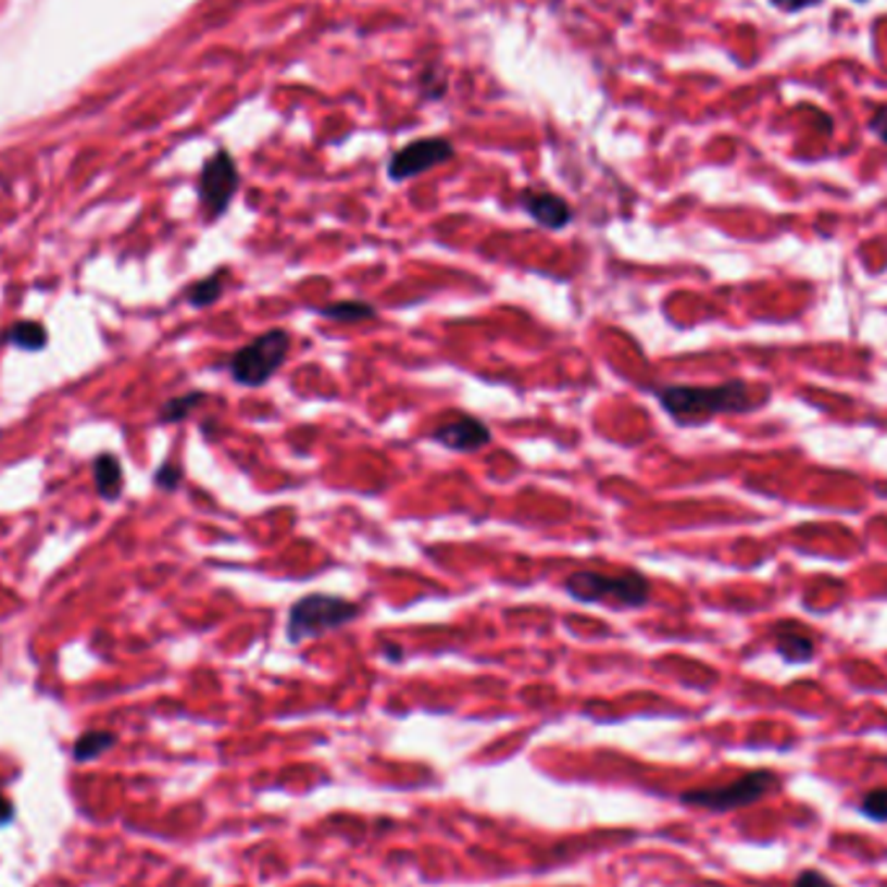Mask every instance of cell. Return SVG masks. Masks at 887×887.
<instances>
[{"label": "cell", "mask_w": 887, "mask_h": 887, "mask_svg": "<svg viewBox=\"0 0 887 887\" xmlns=\"http://www.w3.org/2000/svg\"><path fill=\"white\" fill-rule=\"evenodd\" d=\"M208 398L205 392H200V389H192V392H185V395H177V398L166 400L164 408H161L159 413V423H179L185 421L187 415L192 413L195 408L200 405Z\"/></svg>", "instance_id": "2e32d148"}, {"label": "cell", "mask_w": 887, "mask_h": 887, "mask_svg": "<svg viewBox=\"0 0 887 887\" xmlns=\"http://www.w3.org/2000/svg\"><path fill=\"white\" fill-rule=\"evenodd\" d=\"M114 742H117V737H114L112 732H102V729L86 732V735H80L76 739V745H73V758H76L78 763L97 761V758L102 755V752L110 750Z\"/></svg>", "instance_id": "9a60e30c"}, {"label": "cell", "mask_w": 887, "mask_h": 887, "mask_svg": "<svg viewBox=\"0 0 887 887\" xmlns=\"http://www.w3.org/2000/svg\"><path fill=\"white\" fill-rule=\"evenodd\" d=\"M522 205L535 224L546 226L550 232H561V228H566L571 224V218H574L571 205L563 198H558L555 192L529 190L522 195Z\"/></svg>", "instance_id": "9c48e42d"}, {"label": "cell", "mask_w": 887, "mask_h": 887, "mask_svg": "<svg viewBox=\"0 0 887 887\" xmlns=\"http://www.w3.org/2000/svg\"><path fill=\"white\" fill-rule=\"evenodd\" d=\"M776 651L789 664H802L815 654V641H812L810 634H804V628L789 626L776 630Z\"/></svg>", "instance_id": "8fae6325"}, {"label": "cell", "mask_w": 887, "mask_h": 887, "mask_svg": "<svg viewBox=\"0 0 887 887\" xmlns=\"http://www.w3.org/2000/svg\"><path fill=\"white\" fill-rule=\"evenodd\" d=\"M359 615L361 604L340 595H322V591L307 595L288 608L286 636L291 644H301L307 638H317L342 626H351L353 621H359Z\"/></svg>", "instance_id": "3957f363"}, {"label": "cell", "mask_w": 887, "mask_h": 887, "mask_svg": "<svg viewBox=\"0 0 887 887\" xmlns=\"http://www.w3.org/2000/svg\"><path fill=\"white\" fill-rule=\"evenodd\" d=\"M454 157L452 140L447 138H421L400 148L387 164V174L392 183H405V179L418 177L423 172H432L436 166L447 164Z\"/></svg>", "instance_id": "52a82bcc"}, {"label": "cell", "mask_w": 887, "mask_h": 887, "mask_svg": "<svg viewBox=\"0 0 887 887\" xmlns=\"http://www.w3.org/2000/svg\"><path fill=\"white\" fill-rule=\"evenodd\" d=\"M237 190H239L237 164L228 157V151H216L205 161L198 183L200 205H203L205 216L211 221L224 216Z\"/></svg>", "instance_id": "8992f818"}, {"label": "cell", "mask_w": 887, "mask_h": 887, "mask_svg": "<svg viewBox=\"0 0 887 887\" xmlns=\"http://www.w3.org/2000/svg\"><path fill=\"white\" fill-rule=\"evenodd\" d=\"M432 439L452 452H478L494 439L490 428L475 415H454V418L441 421L432 432Z\"/></svg>", "instance_id": "ba28073f"}, {"label": "cell", "mask_w": 887, "mask_h": 887, "mask_svg": "<svg viewBox=\"0 0 887 887\" xmlns=\"http://www.w3.org/2000/svg\"><path fill=\"white\" fill-rule=\"evenodd\" d=\"M791 887H838V885L833 883V879L825 877L823 872L804 870V872H799V877L795 879V885Z\"/></svg>", "instance_id": "d6986e66"}, {"label": "cell", "mask_w": 887, "mask_h": 887, "mask_svg": "<svg viewBox=\"0 0 887 887\" xmlns=\"http://www.w3.org/2000/svg\"><path fill=\"white\" fill-rule=\"evenodd\" d=\"M778 786H782V778L774 771H750V774L739 776L724 786H705V789L685 791L680 799L685 804H690V808H701L709 812H732L761 802L763 797H769Z\"/></svg>", "instance_id": "5b68a950"}, {"label": "cell", "mask_w": 887, "mask_h": 887, "mask_svg": "<svg viewBox=\"0 0 887 887\" xmlns=\"http://www.w3.org/2000/svg\"><path fill=\"white\" fill-rule=\"evenodd\" d=\"M857 810L862 812L866 820H872V823L887 825V786L866 791V795L859 799Z\"/></svg>", "instance_id": "e0dca14e"}, {"label": "cell", "mask_w": 887, "mask_h": 887, "mask_svg": "<svg viewBox=\"0 0 887 887\" xmlns=\"http://www.w3.org/2000/svg\"><path fill=\"white\" fill-rule=\"evenodd\" d=\"M820 3H823V0H771V5H776L778 11H786V13L812 9V5H820Z\"/></svg>", "instance_id": "ffe728a7"}, {"label": "cell", "mask_w": 887, "mask_h": 887, "mask_svg": "<svg viewBox=\"0 0 887 887\" xmlns=\"http://www.w3.org/2000/svg\"><path fill=\"white\" fill-rule=\"evenodd\" d=\"M566 595L582 604L610 602L613 608H644L651 600V584L641 571L626 569L621 574H600L582 569L569 574Z\"/></svg>", "instance_id": "7a4b0ae2"}, {"label": "cell", "mask_w": 887, "mask_h": 887, "mask_svg": "<svg viewBox=\"0 0 887 887\" xmlns=\"http://www.w3.org/2000/svg\"><path fill=\"white\" fill-rule=\"evenodd\" d=\"M183 475H185L183 467L164 462V465L157 470V475H153V483H157L161 490H177L179 483H183Z\"/></svg>", "instance_id": "ac0fdd59"}, {"label": "cell", "mask_w": 887, "mask_h": 887, "mask_svg": "<svg viewBox=\"0 0 887 887\" xmlns=\"http://www.w3.org/2000/svg\"><path fill=\"white\" fill-rule=\"evenodd\" d=\"M857 3H864V0H857Z\"/></svg>", "instance_id": "603a6c76"}, {"label": "cell", "mask_w": 887, "mask_h": 887, "mask_svg": "<svg viewBox=\"0 0 887 887\" xmlns=\"http://www.w3.org/2000/svg\"><path fill=\"white\" fill-rule=\"evenodd\" d=\"M314 312L320 314V317L325 320H333V322H366V320H374L376 317V307L366 304V301H338V304H330V307H320L314 309Z\"/></svg>", "instance_id": "5bb4252c"}, {"label": "cell", "mask_w": 887, "mask_h": 887, "mask_svg": "<svg viewBox=\"0 0 887 887\" xmlns=\"http://www.w3.org/2000/svg\"><path fill=\"white\" fill-rule=\"evenodd\" d=\"M0 340L9 342V346L22 348V351H42V348L47 346V340H50V335H47V327L42 325V322L24 320V322H16V325H11Z\"/></svg>", "instance_id": "7c38bea8"}, {"label": "cell", "mask_w": 887, "mask_h": 887, "mask_svg": "<svg viewBox=\"0 0 887 887\" xmlns=\"http://www.w3.org/2000/svg\"><path fill=\"white\" fill-rule=\"evenodd\" d=\"M870 127H872V133H875L879 140H885V143H887V104L879 107V110L875 112V117L870 120Z\"/></svg>", "instance_id": "44dd1931"}, {"label": "cell", "mask_w": 887, "mask_h": 887, "mask_svg": "<svg viewBox=\"0 0 887 887\" xmlns=\"http://www.w3.org/2000/svg\"><path fill=\"white\" fill-rule=\"evenodd\" d=\"M11 820H13V804H11V799L0 795V828H3V825H9Z\"/></svg>", "instance_id": "7402d4cb"}, {"label": "cell", "mask_w": 887, "mask_h": 887, "mask_svg": "<svg viewBox=\"0 0 887 887\" xmlns=\"http://www.w3.org/2000/svg\"><path fill=\"white\" fill-rule=\"evenodd\" d=\"M288 351H291V335L284 327H273L228 359V374L241 387H262L284 366Z\"/></svg>", "instance_id": "277c9868"}, {"label": "cell", "mask_w": 887, "mask_h": 887, "mask_svg": "<svg viewBox=\"0 0 887 887\" xmlns=\"http://www.w3.org/2000/svg\"><path fill=\"white\" fill-rule=\"evenodd\" d=\"M93 483H97L99 496L104 501H117L123 496V465L112 452H102L93 457Z\"/></svg>", "instance_id": "30bf717a"}, {"label": "cell", "mask_w": 887, "mask_h": 887, "mask_svg": "<svg viewBox=\"0 0 887 887\" xmlns=\"http://www.w3.org/2000/svg\"><path fill=\"white\" fill-rule=\"evenodd\" d=\"M226 275H228L226 271H216L208 275V278L198 280V284H192L190 288H187V301H190V307L205 309V307L216 304V301L226 291Z\"/></svg>", "instance_id": "4fadbf2b"}, {"label": "cell", "mask_w": 887, "mask_h": 887, "mask_svg": "<svg viewBox=\"0 0 887 887\" xmlns=\"http://www.w3.org/2000/svg\"><path fill=\"white\" fill-rule=\"evenodd\" d=\"M657 400L664 413L672 415L680 426H696L714 415H732L750 410V389L745 382H727L719 387H662Z\"/></svg>", "instance_id": "6da1fadb"}]
</instances>
